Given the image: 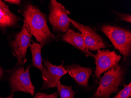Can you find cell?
Returning <instances> with one entry per match:
<instances>
[{"mask_svg": "<svg viewBox=\"0 0 131 98\" xmlns=\"http://www.w3.org/2000/svg\"><path fill=\"white\" fill-rule=\"evenodd\" d=\"M18 12L22 14L23 22L27 24L31 34L36 38L37 42L40 43L41 48L57 40L56 37L51 32L48 25L46 15L37 6L28 3Z\"/></svg>", "mask_w": 131, "mask_h": 98, "instance_id": "1", "label": "cell"}, {"mask_svg": "<svg viewBox=\"0 0 131 98\" xmlns=\"http://www.w3.org/2000/svg\"><path fill=\"white\" fill-rule=\"evenodd\" d=\"M129 64V62L122 60L106 71L100 79L97 88L89 98H110L112 94L117 93L125 81Z\"/></svg>", "mask_w": 131, "mask_h": 98, "instance_id": "2", "label": "cell"}, {"mask_svg": "<svg viewBox=\"0 0 131 98\" xmlns=\"http://www.w3.org/2000/svg\"><path fill=\"white\" fill-rule=\"evenodd\" d=\"M101 30L110 40L116 50L123 56V61L129 62L131 54V33L121 27L104 25Z\"/></svg>", "mask_w": 131, "mask_h": 98, "instance_id": "3", "label": "cell"}, {"mask_svg": "<svg viewBox=\"0 0 131 98\" xmlns=\"http://www.w3.org/2000/svg\"><path fill=\"white\" fill-rule=\"evenodd\" d=\"M18 65L9 71L11 95L17 91H22L34 95L35 87L31 82L29 75V69L31 65L29 64L25 68L24 66Z\"/></svg>", "mask_w": 131, "mask_h": 98, "instance_id": "4", "label": "cell"}, {"mask_svg": "<svg viewBox=\"0 0 131 98\" xmlns=\"http://www.w3.org/2000/svg\"><path fill=\"white\" fill-rule=\"evenodd\" d=\"M48 20L52 26L54 33L61 35L66 33L69 29L71 23L68 15L69 10L56 0H51L49 4Z\"/></svg>", "mask_w": 131, "mask_h": 98, "instance_id": "5", "label": "cell"}, {"mask_svg": "<svg viewBox=\"0 0 131 98\" xmlns=\"http://www.w3.org/2000/svg\"><path fill=\"white\" fill-rule=\"evenodd\" d=\"M32 35L28 26L25 22L20 31L15 35L10 43L13 55L17 58L19 64L24 66L27 62V49L30 45Z\"/></svg>", "mask_w": 131, "mask_h": 98, "instance_id": "6", "label": "cell"}, {"mask_svg": "<svg viewBox=\"0 0 131 98\" xmlns=\"http://www.w3.org/2000/svg\"><path fill=\"white\" fill-rule=\"evenodd\" d=\"M44 66L43 69V84L40 90H48L56 86L61 84V78L68 73L64 68V61L62 62L59 66L52 64L48 59L43 60Z\"/></svg>", "mask_w": 131, "mask_h": 98, "instance_id": "7", "label": "cell"}, {"mask_svg": "<svg viewBox=\"0 0 131 98\" xmlns=\"http://www.w3.org/2000/svg\"><path fill=\"white\" fill-rule=\"evenodd\" d=\"M70 20L74 27L81 33L85 44L89 50L99 51L108 46L105 40L92 27L84 25L70 18Z\"/></svg>", "mask_w": 131, "mask_h": 98, "instance_id": "8", "label": "cell"}, {"mask_svg": "<svg viewBox=\"0 0 131 98\" xmlns=\"http://www.w3.org/2000/svg\"><path fill=\"white\" fill-rule=\"evenodd\" d=\"M93 58L96 64L95 78L97 81L100 79L102 73L110 70L119 62L122 57L117 55L115 51L103 50L98 51L95 55H93Z\"/></svg>", "mask_w": 131, "mask_h": 98, "instance_id": "9", "label": "cell"}, {"mask_svg": "<svg viewBox=\"0 0 131 98\" xmlns=\"http://www.w3.org/2000/svg\"><path fill=\"white\" fill-rule=\"evenodd\" d=\"M64 68L77 84L82 87L88 88L89 78L93 72V69L75 64L67 65L64 66Z\"/></svg>", "mask_w": 131, "mask_h": 98, "instance_id": "10", "label": "cell"}, {"mask_svg": "<svg viewBox=\"0 0 131 98\" xmlns=\"http://www.w3.org/2000/svg\"><path fill=\"white\" fill-rule=\"evenodd\" d=\"M57 40H59L67 43L83 52L87 57H93V55L88 49L81 34L74 30L68 29L67 32L56 37Z\"/></svg>", "mask_w": 131, "mask_h": 98, "instance_id": "11", "label": "cell"}, {"mask_svg": "<svg viewBox=\"0 0 131 98\" xmlns=\"http://www.w3.org/2000/svg\"><path fill=\"white\" fill-rule=\"evenodd\" d=\"M20 18L13 14L8 6L0 1V29H5L15 26Z\"/></svg>", "mask_w": 131, "mask_h": 98, "instance_id": "12", "label": "cell"}, {"mask_svg": "<svg viewBox=\"0 0 131 98\" xmlns=\"http://www.w3.org/2000/svg\"><path fill=\"white\" fill-rule=\"evenodd\" d=\"M29 46L32 55V65L40 71L43 77L44 66L42 64L43 60L41 55V46L39 43L33 41V43L29 45Z\"/></svg>", "mask_w": 131, "mask_h": 98, "instance_id": "13", "label": "cell"}, {"mask_svg": "<svg viewBox=\"0 0 131 98\" xmlns=\"http://www.w3.org/2000/svg\"><path fill=\"white\" fill-rule=\"evenodd\" d=\"M60 98H74L77 91L73 90L72 85L67 86L60 84L57 85Z\"/></svg>", "mask_w": 131, "mask_h": 98, "instance_id": "14", "label": "cell"}, {"mask_svg": "<svg viewBox=\"0 0 131 98\" xmlns=\"http://www.w3.org/2000/svg\"><path fill=\"white\" fill-rule=\"evenodd\" d=\"M131 96V83L124 85V88L112 98H129Z\"/></svg>", "mask_w": 131, "mask_h": 98, "instance_id": "15", "label": "cell"}, {"mask_svg": "<svg viewBox=\"0 0 131 98\" xmlns=\"http://www.w3.org/2000/svg\"><path fill=\"white\" fill-rule=\"evenodd\" d=\"M59 95V92L58 91H56L55 92L51 94H47L44 93H37L34 96V98H57Z\"/></svg>", "mask_w": 131, "mask_h": 98, "instance_id": "16", "label": "cell"}, {"mask_svg": "<svg viewBox=\"0 0 131 98\" xmlns=\"http://www.w3.org/2000/svg\"><path fill=\"white\" fill-rule=\"evenodd\" d=\"M117 15V20L119 21H126L131 23V15L128 14H121L118 12H115Z\"/></svg>", "mask_w": 131, "mask_h": 98, "instance_id": "17", "label": "cell"}, {"mask_svg": "<svg viewBox=\"0 0 131 98\" xmlns=\"http://www.w3.org/2000/svg\"><path fill=\"white\" fill-rule=\"evenodd\" d=\"M6 1L9 3L17 4V5H19L21 3V1H19V0H9V1L7 0V1Z\"/></svg>", "mask_w": 131, "mask_h": 98, "instance_id": "18", "label": "cell"}, {"mask_svg": "<svg viewBox=\"0 0 131 98\" xmlns=\"http://www.w3.org/2000/svg\"><path fill=\"white\" fill-rule=\"evenodd\" d=\"M3 75V69L0 67V79H1Z\"/></svg>", "mask_w": 131, "mask_h": 98, "instance_id": "19", "label": "cell"}, {"mask_svg": "<svg viewBox=\"0 0 131 98\" xmlns=\"http://www.w3.org/2000/svg\"><path fill=\"white\" fill-rule=\"evenodd\" d=\"M14 94H12V95H10V96H9L8 97H6V98H3V97H1L0 96V98H13V97H14Z\"/></svg>", "mask_w": 131, "mask_h": 98, "instance_id": "20", "label": "cell"}]
</instances>
